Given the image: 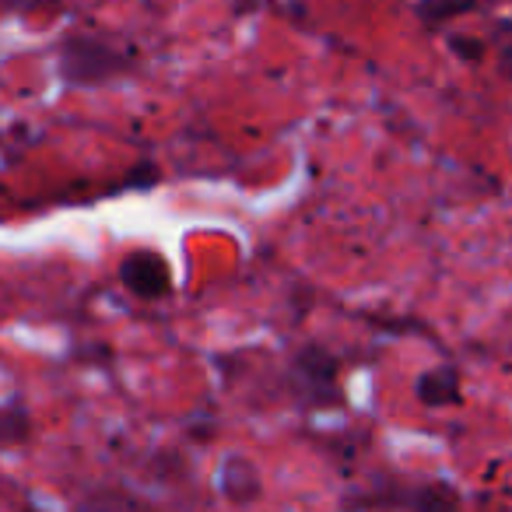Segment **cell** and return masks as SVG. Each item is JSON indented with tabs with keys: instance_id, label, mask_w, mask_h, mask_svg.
<instances>
[{
	"instance_id": "1",
	"label": "cell",
	"mask_w": 512,
	"mask_h": 512,
	"mask_svg": "<svg viewBox=\"0 0 512 512\" xmlns=\"http://www.w3.org/2000/svg\"><path fill=\"white\" fill-rule=\"evenodd\" d=\"M134 67L130 53L109 46L106 39L88 36V32H74L64 36L57 46V74L64 85L71 88H95L106 81L120 78Z\"/></svg>"
},
{
	"instance_id": "2",
	"label": "cell",
	"mask_w": 512,
	"mask_h": 512,
	"mask_svg": "<svg viewBox=\"0 0 512 512\" xmlns=\"http://www.w3.org/2000/svg\"><path fill=\"white\" fill-rule=\"evenodd\" d=\"M292 383L309 407H341V362L320 344H306L292 358Z\"/></svg>"
},
{
	"instance_id": "3",
	"label": "cell",
	"mask_w": 512,
	"mask_h": 512,
	"mask_svg": "<svg viewBox=\"0 0 512 512\" xmlns=\"http://www.w3.org/2000/svg\"><path fill=\"white\" fill-rule=\"evenodd\" d=\"M116 274H120V285L141 302H158L172 295V267L155 249H130Z\"/></svg>"
},
{
	"instance_id": "4",
	"label": "cell",
	"mask_w": 512,
	"mask_h": 512,
	"mask_svg": "<svg viewBox=\"0 0 512 512\" xmlns=\"http://www.w3.org/2000/svg\"><path fill=\"white\" fill-rule=\"evenodd\" d=\"M218 488L221 495L232 505H249L264 495V481H260V470L249 460L246 453H228L218 467Z\"/></svg>"
},
{
	"instance_id": "5",
	"label": "cell",
	"mask_w": 512,
	"mask_h": 512,
	"mask_svg": "<svg viewBox=\"0 0 512 512\" xmlns=\"http://www.w3.org/2000/svg\"><path fill=\"white\" fill-rule=\"evenodd\" d=\"M414 393L425 407H446L460 400V376L449 365H439V369H428L425 376L414 383Z\"/></svg>"
},
{
	"instance_id": "6",
	"label": "cell",
	"mask_w": 512,
	"mask_h": 512,
	"mask_svg": "<svg viewBox=\"0 0 512 512\" xmlns=\"http://www.w3.org/2000/svg\"><path fill=\"white\" fill-rule=\"evenodd\" d=\"M32 435V414L22 400H8L0 404V449H15L25 446Z\"/></svg>"
},
{
	"instance_id": "7",
	"label": "cell",
	"mask_w": 512,
	"mask_h": 512,
	"mask_svg": "<svg viewBox=\"0 0 512 512\" xmlns=\"http://www.w3.org/2000/svg\"><path fill=\"white\" fill-rule=\"evenodd\" d=\"M407 505H411V512H456L460 509V498H456V491L449 488V484H425V488H418L411 498H407Z\"/></svg>"
},
{
	"instance_id": "8",
	"label": "cell",
	"mask_w": 512,
	"mask_h": 512,
	"mask_svg": "<svg viewBox=\"0 0 512 512\" xmlns=\"http://www.w3.org/2000/svg\"><path fill=\"white\" fill-rule=\"evenodd\" d=\"M470 8H474V0H421L418 15L425 25H446L453 18L467 15Z\"/></svg>"
},
{
	"instance_id": "9",
	"label": "cell",
	"mask_w": 512,
	"mask_h": 512,
	"mask_svg": "<svg viewBox=\"0 0 512 512\" xmlns=\"http://www.w3.org/2000/svg\"><path fill=\"white\" fill-rule=\"evenodd\" d=\"M0 11H18V15H57L60 0H0Z\"/></svg>"
},
{
	"instance_id": "10",
	"label": "cell",
	"mask_w": 512,
	"mask_h": 512,
	"mask_svg": "<svg viewBox=\"0 0 512 512\" xmlns=\"http://www.w3.org/2000/svg\"><path fill=\"white\" fill-rule=\"evenodd\" d=\"M453 50L460 53L467 64H477V60H481V43H470V39H453Z\"/></svg>"
}]
</instances>
